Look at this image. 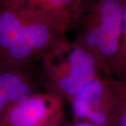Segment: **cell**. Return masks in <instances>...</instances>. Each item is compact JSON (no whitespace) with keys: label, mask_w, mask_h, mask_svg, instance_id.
Instances as JSON below:
<instances>
[{"label":"cell","mask_w":126,"mask_h":126,"mask_svg":"<svg viewBox=\"0 0 126 126\" xmlns=\"http://www.w3.org/2000/svg\"><path fill=\"white\" fill-rule=\"evenodd\" d=\"M123 0H81L72 42L94 58L100 73L111 77L121 32Z\"/></svg>","instance_id":"cell-1"},{"label":"cell","mask_w":126,"mask_h":126,"mask_svg":"<svg viewBox=\"0 0 126 126\" xmlns=\"http://www.w3.org/2000/svg\"><path fill=\"white\" fill-rule=\"evenodd\" d=\"M45 91L69 101L99 74L93 56L66 39L40 61Z\"/></svg>","instance_id":"cell-2"},{"label":"cell","mask_w":126,"mask_h":126,"mask_svg":"<svg viewBox=\"0 0 126 126\" xmlns=\"http://www.w3.org/2000/svg\"><path fill=\"white\" fill-rule=\"evenodd\" d=\"M46 20L34 11L0 1V64L25 67L39 62L32 46Z\"/></svg>","instance_id":"cell-3"},{"label":"cell","mask_w":126,"mask_h":126,"mask_svg":"<svg viewBox=\"0 0 126 126\" xmlns=\"http://www.w3.org/2000/svg\"><path fill=\"white\" fill-rule=\"evenodd\" d=\"M69 102L74 122L112 126L117 98L110 77L98 75Z\"/></svg>","instance_id":"cell-4"},{"label":"cell","mask_w":126,"mask_h":126,"mask_svg":"<svg viewBox=\"0 0 126 126\" xmlns=\"http://www.w3.org/2000/svg\"><path fill=\"white\" fill-rule=\"evenodd\" d=\"M64 100L46 91L15 104L0 120V126H42L63 113Z\"/></svg>","instance_id":"cell-5"},{"label":"cell","mask_w":126,"mask_h":126,"mask_svg":"<svg viewBox=\"0 0 126 126\" xmlns=\"http://www.w3.org/2000/svg\"><path fill=\"white\" fill-rule=\"evenodd\" d=\"M32 65L14 67L0 64V120L15 104L39 93L42 85Z\"/></svg>","instance_id":"cell-6"},{"label":"cell","mask_w":126,"mask_h":126,"mask_svg":"<svg viewBox=\"0 0 126 126\" xmlns=\"http://www.w3.org/2000/svg\"><path fill=\"white\" fill-rule=\"evenodd\" d=\"M31 10L55 21L67 32L72 30L81 0H0Z\"/></svg>","instance_id":"cell-7"},{"label":"cell","mask_w":126,"mask_h":126,"mask_svg":"<svg viewBox=\"0 0 126 126\" xmlns=\"http://www.w3.org/2000/svg\"><path fill=\"white\" fill-rule=\"evenodd\" d=\"M111 77L122 81L126 80V0H123V4L121 38L111 66Z\"/></svg>","instance_id":"cell-8"},{"label":"cell","mask_w":126,"mask_h":126,"mask_svg":"<svg viewBox=\"0 0 126 126\" xmlns=\"http://www.w3.org/2000/svg\"><path fill=\"white\" fill-rule=\"evenodd\" d=\"M117 98V106L112 126H126V82L110 77Z\"/></svg>","instance_id":"cell-9"},{"label":"cell","mask_w":126,"mask_h":126,"mask_svg":"<svg viewBox=\"0 0 126 126\" xmlns=\"http://www.w3.org/2000/svg\"><path fill=\"white\" fill-rule=\"evenodd\" d=\"M63 113L58 115L57 116L53 118L51 121L42 126H61V123L63 121Z\"/></svg>","instance_id":"cell-10"},{"label":"cell","mask_w":126,"mask_h":126,"mask_svg":"<svg viewBox=\"0 0 126 126\" xmlns=\"http://www.w3.org/2000/svg\"><path fill=\"white\" fill-rule=\"evenodd\" d=\"M69 126H97L87 122H74V124Z\"/></svg>","instance_id":"cell-11"},{"label":"cell","mask_w":126,"mask_h":126,"mask_svg":"<svg viewBox=\"0 0 126 126\" xmlns=\"http://www.w3.org/2000/svg\"></svg>","instance_id":"cell-12"}]
</instances>
